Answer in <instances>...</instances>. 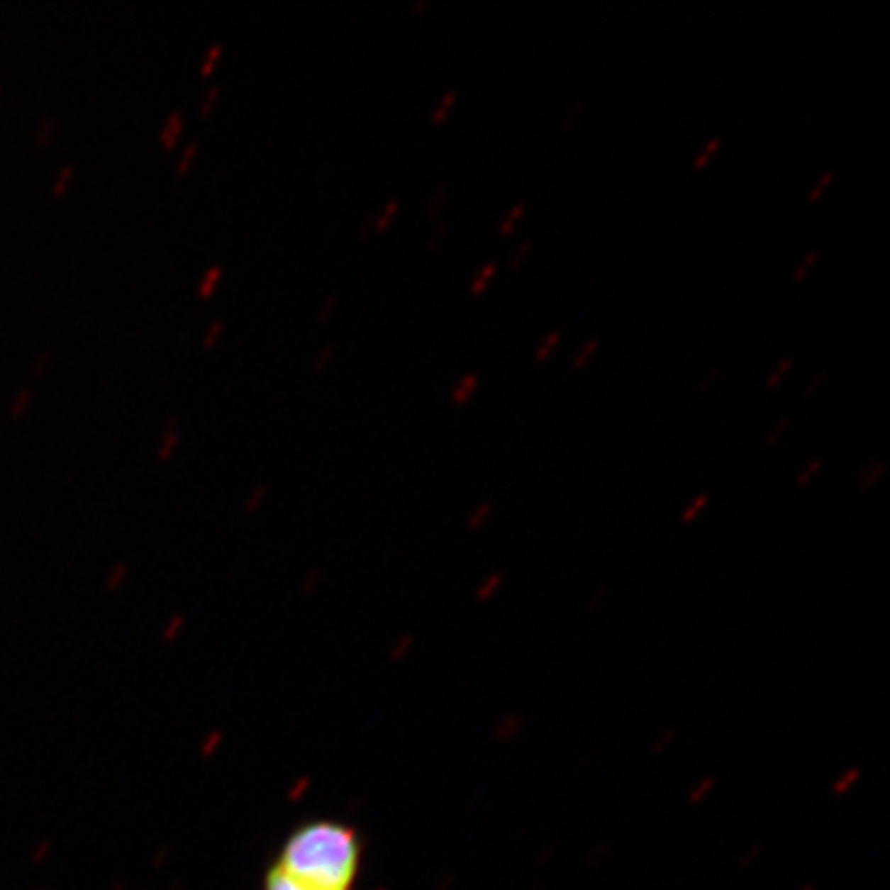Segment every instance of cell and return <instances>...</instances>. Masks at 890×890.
Listing matches in <instances>:
<instances>
[{"instance_id":"1","label":"cell","mask_w":890,"mask_h":890,"mask_svg":"<svg viewBox=\"0 0 890 890\" xmlns=\"http://www.w3.org/2000/svg\"><path fill=\"white\" fill-rule=\"evenodd\" d=\"M295 882L313 890H355L363 845L355 828L334 821L297 826L272 862Z\"/></svg>"},{"instance_id":"2","label":"cell","mask_w":890,"mask_h":890,"mask_svg":"<svg viewBox=\"0 0 890 890\" xmlns=\"http://www.w3.org/2000/svg\"><path fill=\"white\" fill-rule=\"evenodd\" d=\"M889 474V462L884 457H874L864 464V468L857 474V486L862 493H868L874 486H878L882 482V478Z\"/></svg>"},{"instance_id":"3","label":"cell","mask_w":890,"mask_h":890,"mask_svg":"<svg viewBox=\"0 0 890 890\" xmlns=\"http://www.w3.org/2000/svg\"><path fill=\"white\" fill-rule=\"evenodd\" d=\"M262 890H313L309 886H304L299 882H295L293 878H289L282 869H279L274 864H270L266 872H264V880H262Z\"/></svg>"},{"instance_id":"4","label":"cell","mask_w":890,"mask_h":890,"mask_svg":"<svg viewBox=\"0 0 890 890\" xmlns=\"http://www.w3.org/2000/svg\"><path fill=\"white\" fill-rule=\"evenodd\" d=\"M862 775H864L862 767H857V764L847 767V769H843V771H841V773L833 779V783H830V794H833L835 798H843V796H847V794H851V791H853V787L862 781Z\"/></svg>"},{"instance_id":"5","label":"cell","mask_w":890,"mask_h":890,"mask_svg":"<svg viewBox=\"0 0 890 890\" xmlns=\"http://www.w3.org/2000/svg\"><path fill=\"white\" fill-rule=\"evenodd\" d=\"M525 725H528V721H525L523 716H520V713H507L497 723V738L503 740V742H509V740L513 742V740L520 738L521 734H523Z\"/></svg>"},{"instance_id":"6","label":"cell","mask_w":890,"mask_h":890,"mask_svg":"<svg viewBox=\"0 0 890 890\" xmlns=\"http://www.w3.org/2000/svg\"><path fill=\"white\" fill-rule=\"evenodd\" d=\"M716 787L717 779L713 775H703V777H699L691 785V789L686 794V800H689V803H693V806H701L705 800H709V796L716 791Z\"/></svg>"},{"instance_id":"7","label":"cell","mask_w":890,"mask_h":890,"mask_svg":"<svg viewBox=\"0 0 890 890\" xmlns=\"http://www.w3.org/2000/svg\"><path fill=\"white\" fill-rule=\"evenodd\" d=\"M709 503H711V497H709V493H699L696 497L686 503V507L680 511V518L678 521L682 523V525H691V523H695L703 513H705V509L709 507Z\"/></svg>"},{"instance_id":"8","label":"cell","mask_w":890,"mask_h":890,"mask_svg":"<svg viewBox=\"0 0 890 890\" xmlns=\"http://www.w3.org/2000/svg\"><path fill=\"white\" fill-rule=\"evenodd\" d=\"M818 256H821V252L816 250V247H812L810 252H806L803 254V258L798 264H796V268H794V272H791V282L794 284H800L808 279V274L812 272V268L816 266V262H818Z\"/></svg>"},{"instance_id":"9","label":"cell","mask_w":890,"mask_h":890,"mask_svg":"<svg viewBox=\"0 0 890 890\" xmlns=\"http://www.w3.org/2000/svg\"><path fill=\"white\" fill-rule=\"evenodd\" d=\"M719 149H721V138H719V136L709 138V140L703 145V149L696 152L695 161H693V169H695V172L705 169V167L713 161V157L719 152Z\"/></svg>"},{"instance_id":"10","label":"cell","mask_w":890,"mask_h":890,"mask_svg":"<svg viewBox=\"0 0 890 890\" xmlns=\"http://www.w3.org/2000/svg\"><path fill=\"white\" fill-rule=\"evenodd\" d=\"M525 215V204L523 202H516L507 213H505V217L501 218L499 223V233L503 238H507V235H511L513 231H516V227H518V223H520L521 218Z\"/></svg>"},{"instance_id":"11","label":"cell","mask_w":890,"mask_h":890,"mask_svg":"<svg viewBox=\"0 0 890 890\" xmlns=\"http://www.w3.org/2000/svg\"><path fill=\"white\" fill-rule=\"evenodd\" d=\"M561 340H563V332H559V330L548 332L543 340L538 343L536 352H534V359H536L538 363H544V361H546V359L555 352V348L561 345Z\"/></svg>"},{"instance_id":"12","label":"cell","mask_w":890,"mask_h":890,"mask_svg":"<svg viewBox=\"0 0 890 890\" xmlns=\"http://www.w3.org/2000/svg\"><path fill=\"white\" fill-rule=\"evenodd\" d=\"M821 470H823V460H821V457H812L810 462H806L802 470H800V472L796 474V478H794L796 489H806V486L814 480V477H816Z\"/></svg>"},{"instance_id":"13","label":"cell","mask_w":890,"mask_h":890,"mask_svg":"<svg viewBox=\"0 0 890 890\" xmlns=\"http://www.w3.org/2000/svg\"><path fill=\"white\" fill-rule=\"evenodd\" d=\"M477 388H478L477 373H468V375H464V377L457 382L456 388H454V402H457V404H464L466 400H470V396L477 391Z\"/></svg>"},{"instance_id":"14","label":"cell","mask_w":890,"mask_h":890,"mask_svg":"<svg viewBox=\"0 0 890 890\" xmlns=\"http://www.w3.org/2000/svg\"><path fill=\"white\" fill-rule=\"evenodd\" d=\"M598 348H600V343H598V338H591V340H587L584 343L582 347L577 348V352L573 355V359H571V365L575 367V369H582V367H586L587 363L594 359V355L598 352Z\"/></svg>"},{"instance_id":"15","label":"cell","mask_w":890,"mask_h":890,"mask_svg":"<svg viewBox=\"0 0 890 890\" xmlns=\"http://www.w3.org/2000/svg\"><path fill=\"white\" fill-rule=\"evenodd\" d=\"M584 109H586V104H584V99H575L567 111H564V116H561V128L564 132H571L577 124H579V120H582V116H584Z\"/></svg>"},{"instance_id":"16","label":"cell","mask_w":890,"mask_h":890,"mask_svg":"<svg viewBox=\"0 0 890 890\" xmlns=\"http://www.w3.org/2000/svg\"><path fill=\"white\" fill-rule=\"evenodd\" d=\"M495 274H497V264H495V262L484 264V266L478 270L477 274H474L472 284H470V291H472L474 295H480V293L486 289V284L493 281V277H495Z\"/></svg>"},{"instance_id":"17","label":"cell","mask_w":890,"mask_h":890,"mask_svg":"<svg viewBox=\"0 0 890 890\" xmlns=\"http://www.w3.org/2000/svg\"><path fill=\"white\" fill-rule=\"evenodd\" d=\"M791 367H794V357H783L779 363H775V369L769 373V377L764 382V388L767 390H775L783 382V377L791 371Z\"/></svg>"},{"instance_id":"18","label":"cell","mask_w":890,"mask_h":890,"mask_svg":"<svg viewBox=\"0 0 890 890\" xmlns=\"http://www.w3.org/2000/svg\"><path fill=\"white\" fill-rule=\"evenodd\" d=\"M835 177H837V172L835 169H826L825 174L821 175L818 179H816V184L810 188V192H808V202L810 204H814V202H818L825 192L833 186V182H835Z\"/></svg>"},{"instance_id":"19","label":"cell","mask_w":890,"mask_h":890,"mask_svg":"<svg viewBox=\"0 0 890 890\" xmlns=\"http://www.w3.org/2000/svg\"><path fill=\"white\" fill-rule=\"evenodd\" d=\"M789 427H791V418H789V416H783V418H779V421H777V423L769 429V433L764 435L762 445H764V447H775V445L781 441L783 435L789 431Z\"/></svg>"},{"instance_id":"20","label":"cell","mask_w":890,"mask_h":890,"mask_svg":"<svg viewBox=\"0 0 890 890\" xmlns=\"http://www.w3.org/2000/svg\"><path fill=\"white\" fill-rule=\"evenodd\" d=\"M456 97H457L456 89H450L447 93H443V97L439 99V104L435 106L433 113H431V120H433L435 124H437V122H443V120L447 118V113H450V109H452V106H454Z\"/></svg>"},{"instance_id":"21","label":"cell","mask_w":890,"mask_h":890,"mask_svg":"<svg viewBox=\"0 0 890 890\" xmlns=\"http://www.w3.org/2000/svg\"><path fill=\"white\" fill-rule=\"evenodd\" d=\"M530 254H532V241H521L518 247H513V252L509 254V268L511 270H520L523 268L528 260H530Z\"/></svg>"},{"instance_id":"22","label":"cell","mask_w":890,"mask_h":890,"mask_svg":"<svg viewBox=\"0 0 890 890\" xmlns=\"http://www.w3.org/2000/svg\"><path fill=\"white\" fill-rule=\"evenodd\" d=\"M182 126H184L182 116L177 111L169 113V118H167V122L163 126V132H161V140L165 143V147H174L175 136H177V132L182 130Z\"/></svg>"},{"instance_id":"23","label":"cell","mask_w":890,"mask_h":890,"mask_svg":"<svg viewBox=\"0 0 890 890\" xmlns=\"http://www.w3.org/2000/svg\"><path fill=\"white\" fill-rule=\"evenodd\" d=\"M54 132H56V118L50 116V113H45L44 118L40 120L38 128H35V140H38V145L50 143L52 136H54Z\"/></svg>"},{"instance_id":"24","label":"cell","mask_w":890,"mask_h":890,"mask_svg":"<svg viewBox=\"0 0 890 890\" xmlns=\"http://www.w3.org/2000/svg\"><path fill=\"white\" fill-rule=\"evenodd\" d=\"M674 742H676V730L672 728H668V730H664L657 738L652 742V755L653 757H657V755H664L670 746H672Z\"/></svg>"},{"instance_id":"25","label":"cell","mask_w":890,"mask_h":890,"mask_svg":"<svg viewBox=\"0 0 890 890\" xmlns=\"http://www.w3.org/2000/svg\"><path fill=\"white\" fill-rule=\"evenodd\" d=\"M610 853H612V849H610L608 843H598V845L594 847L589 853H587V866L589 868H598V866H602L606 860L610 857Z\"/></svg>"},{"instance_id":"26","label":"cell","mask_w":890,"mask_h":890,"mask_svg":"<svg viewBox=\"0 0 890 890\" xmlns=\"http://www.w3.org/2000/svg\"><path fill=\"white\" fill-rule=\"evenodd\" d=\"M445 196H447L445 186H437V188H435V192L429 196V200H427V204H425V211H427V215H429V217H435V215L441 211V206L445 204Z\"/></svg>"},{"instance_id":"27","label":"cell","mask_w":890,"mask_h":890,"mask_svg":"<svg viewBox=\"0 0 890 890\" xmlns=\"http://www.w3.org/2000/svg\"><path fill=\"white\" fill-rule=\"evenodd\" d=\"M760 855H762V845H760V843H752V845L748 847V849L740 855L738 868L740 869L752 868V866H755V864L760 860Z\"/></svg>"},{"instance_id":"28","label":"cell","mask_w":890,"mask_h":890,"mask_svg":"<svg viewBox=\"0 0 890 890\" xmlns=\"http://www.w3.org/2000/svg\"><path fill=\"white\" fill-rule=\"evenodd\" d=\"M218 277H221V266L215 264V266H211L208 270H206V274L202 277V281H200V287H198V291H200V295L202 297H206L211 291H213V287L217 284Z\"/></svg>"},{"instance_id":"29","label":"cell","mask_w":890,"mask_h":890,"mask_svg":"<svg viewBox=\"0 0 890 890\" xmlns=\"http://www.w3.org/2000/svg\"><path fill=\"white\" fill-rule=\"evenodd\" d=\"M70 177H72V163H65L58 169V175H56L54 186H52V192L54 194H62L66 190V186H68V182H70Z\"/></svg>"},{"instance_id":"30","label":"cell","mask_w":890,"mask_h":890,"mask_svg":"<svg viewBox=\"0 0 890 890\" xmlns=\"http://www.w3.org/2000/svg\"><path fill=\"white\" fill-rule=\"evenodd\" d=\"M825 382H826V373H825V371H821V373H816V375H814L812 379H808V384L803 386V390H802L803 398H812V396H814L816 391L823 388V384H825Z\"/></svg>"},{"instance_id":"31","label":"cell","mask_w":890,"mask_h":890,"mask_svg":"<svg viewBox=\"0 0 890 890\" xmlns=\"http://www.w3.org/2000/svg\"><path fill=\"white\" fill-rule=\"evenodd\" d=\"M398 204H400V202H398V198H391L390 202L386 204V208L379 213V217L375 218V227H377V229H384V227L388 225V221L391 218V215L398 211Z\"/></svg>"},{"instance_id":"32","label":"cell","mask_w":890,"mask_h":890,"mask_svg":"<svg viewBox=\"0 0 890 890\" xmlns=\"http://www.w3.org/2000/svg\"><path fill=\"white\" fill-rule=\"evenodd\" d=\"M501 584H503V573H495V575H491V577L486 579V584H484L482 589H480V598H493V596H495V591L501 587Z\"/></svg>"},{"instance_id":"33","label":"cell","mask_w":890,"mask_h":890,"mask_svg":"<svg viewBox=\"0 0 890 890\" xmlns=\"http://www.w3.org/2000/svg\"><path fill=\"white\" fill-rule=\"evenodd\" d=\"M217 97H218V85H211L208 91L204 93V99H202V106H200V113H202V116H206V113L211 111V108H213V106H215V101H217Z\"/></svg>"},{"instance_id":"34","label":"cell","mask_w":890,"mask_h":890,"mask_svg":"<svg viewBox=\"0 0 890 890\" xmlns=\"http://www.w3.org/2000/svg\"><path fill=\"white\" fill-rule=\"evenodd\" d=\"M29 398H31V391L27 390V388H23V390L17 391V396L13 398V402H11V411L15 414H19L27 406V402H29Z\"/></svg>"},{"instance_id":"35","label":"cell","mask_w":890,"mask_h":890,"mask_svg":"<svg viewBox=\"0 0 890 890\" xmlns=\"http://www.w3.org/2000/svg\"><path fill=\"white\" fill-rule=\"evenodd\" d=\"M218 54H221V44H213L208 48V54H206V58H204V62H202V74H206V72H211V68L215 66V60L218 58Z\"/></svg>"},{"instance_id":"36","label":"cell","mask_w":890,"mask_h":890,"mask_svg":"<svg viewBox=\"0 0 890 890\" xmlns=\"http://www.w3.org/2000/svg\"><path fill=\"white\" fill-rule=\"evenodd\" d=\"M332 352H334V343H328L322 347L320 350V355L316 357V361H313V369H320V367H324V363H326L328 359L332 357Z\"/></svg>"},{"instance_id":"37","label":"cell","mask_w":890,"mask_h":890,"mask_svg":"<svg viewBox=\"0 0 890 890\" xmlns=\"http://www.w3.org/2000/svg\"><path fill=\"white\" fill-rule=\"evenodd\" d=\"M221 328H223V320H215L208 330H206V334H204V347H211L213 343H215V338L218 336V332H221Z\"/></svg>"},{"instance_id":"38","label":"cell","mask_w":890,"mask_h":890,"mask_svg":"<svg viewBox=\"0 0 890 890\" xmlns=\"http://www.w3.org/2000/svg\"><path fill=\"white\" fill-rule=\"evenodd\" d=\"M194 152H196V143H190V145L184 149V152H182L179 161H177V169H179V172H184V169L188 167V163H190V159L194 157Z\"/></svg>"},{"instance_id":"39","label":"cell","mask_w":890,"mask_h":890,"mask_svg":"<svg viewBox=\"0 0 890 890\" xmlns=\"http://www.w3.org/2000/svg\"><path fill=\"white\" fill-rule=\"evenodd\" d=\"M445 233H447V223H439V225L435 227L433 231H431V235L427 238V245H429V247H433L435 243H437L439 239L443 238Z\"/></svg>"},{"instance_id":"40","label":"cell","mask_w":890,"mask_h":890,"mask_svg":"<svg viewBox=\"0 0 890 890\" xmlns=\"http://www.w3.org/2000/svg\"><path fill=\"white\" fill-rule=\"evenodd\" d=\"M334 305H336V295H334V293H330L326 299H324V305L320 307L318 320H326L328 316H330V311L334 309Z\"/></svg>"},{"instance_id":"41","label":"cell","mask_w":890,"mask_h":890,"mask_svg":"<svg viewBox=\"0 0 890 890\" xmlns=\"http://www.w3.org/2000/svg\"><path fill=\"white\" fill-rule=\"evenodd\" d=\"M50 357H52V350H50V348H45V350H42V355H40V357L35 359V363H33V367H31V371H33V373H40V371L44 369L45 365H48Z\"/></svg>"},{"instance_id":"42","label":"cell","mask_w":890,"mask_h":890,"mask_svg":"<svg viewBox=\"0 0 890 890\" xmlns=\"http://www.w3.org/2000/svg\"><path fill=\"white\" fill-rule=\"evenodd\" d=\"M375 218H377V213H367V215H365V221H363V223H361V227H359V233H361V235H365V233L369 231L371 223H375Z\"/></svg>"},{"instance_id":"43","label":"cell","mask_w":890,"mask_h":890,"mask_svg":"<svg viewBox=\"0 0 890 890\" xmlns=\"http://www.w3.org/2000/svg\"><path fill=\"white\" fill-rule=\"evenodd\" d=\"M427 6V0H418V2H414L413 4V11L414 13H418L421 9H425Z\"/></svg>"},{"instance_id":"44","label":"cell","mask_w":890,"mask_h":890,"mask_svg":"<svg viewBox=\"0 0 890 890\" xmlns=\"http://www.w3.org/2000/svg\"><path fill=\"white\" fill-rule=\"evenodd\" d=\"M796 890H816V886L814 884H800Z\"/></svg>"}]
</instances>
